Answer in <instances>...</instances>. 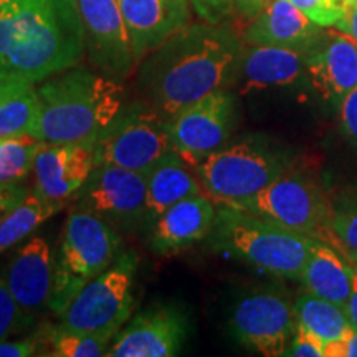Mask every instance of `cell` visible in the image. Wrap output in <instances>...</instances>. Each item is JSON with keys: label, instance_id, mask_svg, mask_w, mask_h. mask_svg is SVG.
<instances>
[{"label": "cell", "instance_id": "1f68e13d", "mask_svg": "<svg viewBox=\"0 0 357 357\" xmlns=\"http://www.w3.org/2000/svg\"><path fill=\"white\" fill-rule=\"evenodd\" d=\"M284 356L293 357H326L324 344L318 337L312 336L310 331L296 324L294 334L289 341V346Z\"/></svg>", "mask_w": 357, "mask_h": 357}, {"label": "cell", "instance_id": "7402d4cb", "mask_svg": "<svg viewBox=\"0 0 357 357\" xmlns=\"http://www.w3.org/2000/svg\"><path fill=\"white\" fill-rule=\"evenodd\" d=\"M352 275L354 268L341 248L324 240H312L300 278L306 291L344 307L352 289Z\"/></svg>", "mask_w": 357, "mask_h": 357}, {"label": "cell", "instance_id": "d6a6232c", "mask_svg": "<svg viewBox=\"0 0 357 357\" xmlns=\"http://www.w3.org/2000/svg\"><path fill=\"white\" fill-rule=\"evenodd\" d=\"M194 12L208 24H220L235 8V0H190Z\"/></svg>", "mask_w": 357, "mask_h": 357}, {"label": "cell", "instance_id": "7bdbcfd3", "mask_svg": "<svg viewBox=\"0 0 357 357\" xmlns=\"http://www.w3.org/2000/svg\"><path fill=\"white\" fill-rule=\"evenodd\" d=\"M0 141H2V137H0Z\"/></svg>", "mask_w": 357, "mask_h": 357}, {"label": "cell", "instance_id": "d590c367", "mask_svg": "<svg viewBox=\"0 0 357 357\" xmlns=\"http://www.w3.org/2000/svg\"><path fill=\"white\" fill-rule=\"evenodd\" d=\"M29 190L19 184H3L0 182V218L10 212L15 205H19L26 197Z\"/></svg>", "mask_w": 357, "mask_h": 357}, {"label": "cell", "instance_id": "6da1fadb", "mask_svg": "<svg viewBox=\"0 0 357 357\" xmlns=\"http://www.w3.org/2000/svg\"><path fill=\"white\" fill-rule=\"evenodd\" d=\"M243 47L220 24H189L137 65V83L166 118L238 79Z\"/></svg>", "mask_w": 357, "mask_h": 357}, {"label": "cell", "instance_id": "ffe728a7", "mask_svg": "<svg viewBox=\"0 0 357 357\" xmlns=\"http://www.w3.org/2000/svg\"><path fill=\"white\" fill-rule=\"evenodd\" d=\"M323 33V26L307 19L289 0H273L252 19L243 33L245 43L294 48L310 52Z\"/></svg>", "mask_w": 357, "mask_h": 357}, {"label": "cell", "instance_id": "8d00e7d4", "mask_svg": "<svg viewBox=\"0 0 357 357\" xmlns=\"http://www.w3.org/2000/svg\"><path fill=\"white\" fill-rule=\"evenodd\" d=\"M326 357H357V331L351 329L341 341L326 347Z\"/></svg>", "mask_w": 357, "mask_h": 357}, {"label": "cell", "instance_id": "30bf717a", "mask_svg": "<svg viewBox=\"0 0 357 357\" xmlns=\"http://www.w3.org/2000/svg\"><path fill=\"white\" fill-rule=\"evenodd\" d=\"M235 121L234 95L227 89H217L167 118L172 151L190 166L197 167L207 155L229 142Z\"/></svg>", "mask_w": 357, "mask_h": 357}, {"label": "cell", "instance_id": "836d02e7", "mask_svg": "<svg viewBox=\"0 0 357 357\" xmlns=\"http://www.w3.org/2000/svg\"><path fill=\"white\" fill-rule=\"evenodd\" d=\"M337 106L342 132L357 147V86L347 93Z\"/></svg>", "mask_w": 357, "mask_h": 357}, {"label": "cell", "instance_id": "4316f807", "mask_svg": "<svg viewBox=\"0 0 357 357\" xmlns=\"http://www.w3.org/2000/svg\"><path fill=\"white\" fill-rule=\"evenodd\" d=\"M43 141L33 134H17L0 141V182L19 184L35 166Z\"/></svg>", "mask_w": 357, "mask_h": 357}, {"label": "cell", "instance_id": "f546056e", "mask_svg": "<svg viewBox=\"0 0 357 357\" xmlns=\"http://www.w3.org/2000/svg\"><path fill=\"white\" fill-rule=\"evenodd\" d=\"M35 316L26 314L13 300L12 293L8 291L6 280L0 276V342L7 337L24 331L26 326L33 323Z\"/></svg>", "mask_w": 357, "mask_h": 357}, {"label": "cell", "instance_id": "60d3db41", "mask_svg": "<svg viewBox=\"0 0 357 357\" xmlns=\"http://www.w3.org/2000/svg\"><path fill=\"white\" fill-rule=\"evenodd\" d=\"M341 252L344 253L347 260H349L352 268H354V270H357V252H351V250H341Z\"/></svg>", "mask_w": 357, "mask_h": 357}, {"label": "cell", "instance_id": "2e32d148", "mask_svg": "<svg viewBox=\"0 0 357 357\" xmlns=\"http://www.w3.org/2000/svg\"><path fill=\"white\" fill-rule=\"evenodd\" d=\"M306 77L323 100L339 105L357 86V43L337 29L323 30L306 53Z\"/></svg>", "mask_w": 357, "mask_h": 357}, {"label": "cell", "instance_id": "9c48e42d", "mask_svg": "<svg viewBox=\"0 0 357 357\" xmlns=\"http://www.w3.org/2000/svg\"><path fill=\"white\" fill-rule=\"evenodd\" d=\"M172 151L167 118L151 102L123 106L113 123L95 141V166L111 164L137 172H149Z\"/></svg>", "mask_w": 357, "mask_h": 357}, {"label": "cell", "instance_id": "8992f818", "mask_svg": "<svg viewBox=\"0 0 357 357\" xmlns=\"http://www.w3.org/2000/svg\"><path fill=\"white\" fill-rule=\"evenodd\" d=\"M119 247L121 236L108 220L73 208L55 255L50 311L60 316L89 281L111 266L118 258Z\"/></svg>", "mask_w": 357, "mask_h": 357}, {"label": "cell", "instance_id": "d6986e66", "mask_svg": "<svg viewBox=\"0 0 357 357\" xmlns=\"http://www.w3.org/2000/svg\"><path fill=\"white\" fill-rule=\"evenodd\" d=\"M215 217V204L205 194L181 200L153 222L149 247L158 255H177L211 235Z\"/></svg>", "mask_w": 357, "mask_h": 357}, {"label": "cell", "instance_id": "4fadbf2b", "mask_svg": "<svg viewBox=\"0 0 357 357\" xmlns=\"http://www.w3.org/2000/svg\"><path fill=\"white\" fill-rule=\"evenodd\" d=\"M77 6L89 61L106 77L128 78L137 65L118 0H77Z\"/></svg>", "mask_w": 357, "mask_h": 357}, {"label": "cell", "instance_id": "8fae6325", "mask_svg": "<svg viewBox=\"0 0 357 357\" xmlns=\"http://www.w3.org/2000/svg\"><path fill=\"white\" fill-rule=\"evenodd\" d=\"M230 329L240 344L260 356H284L296 329L294 305L276 289L250 293L231 311Z\"/></svg>", "mask_w": 357, "mask_h": 357}, {"label": "cell", "instance_id": "f1b7e54d", "mask_svg": "<svg viewBox=\"0 0 357 357\" xmlns=\"http://www.w3.org/2000/svg\"><path fill=\"white\" fill-rule=\"evenodd\" d=\"M331 230L339 248L357 252V194L333 205Z\"/></svg>", "mask_w": 357, "mask_h": 357}, {"label": "cell", "instance_id": "cb8c5ba5", "mask_svg": "<svg viewBox=\"0 0 357 357\" xmlns=\"http://www.w3.org/2000/svg\"><path fill=\"white\" fill-rule=\"evenodd\" d=\"M294 316H296V324L318 337L324 344V349L329 344L341 341L352 329L344 307L323 300L310 291L298 296L294 303Z\"/></svg>", "mask_w": 357, "mask_h": 357}, {"label": "cell", "instance_id": "44dd1931", "mask_svg": "<svg viewBox=\"0 0 357 357\" xmlns=\"http://www.w3.org/2000/svg\"><path fill=\"white\" fill-rule=\"evenodd\" d=\"M306 53L294 48L250 45L243 52L238 79L242 93L252 89L289 86L306 75Z\"/></svg>", "mask_w": 357, "mask_h": 357}, {"label": "cell", "instance_id": "ac0fdd59", "mask_svg": "<svg viewBox=\"0 0 357 357\" xmlns=\"http://www.w3.org/2000/svg\"><path fill=\"white\" fill-rule=\"evenodd\" d=\"M55 257L48 240L42 235L30 236L17 250L8 261L7 273L3 276L8 291L26 314L48 306L53 289Z\"/></svg>", "mask_w": 357, "mask_h": 357}, {"label": "cell", "instance_id": "e575fe53", "mask_svg": "<svg viewBox=\"0 0 357 357\" xmlns=\"http://www.w3.org/2000/svg\"><path fill=\"white\" fill-rule=\"evenodd\" d=\"M42 349V339L25 337L19 341H2L0 342V357H30L38 356Z\"/></svg>", "mask_w": 357, "mask_h": 357}, {"label": "cell", "instance_id": "7c38bea8", "mask_svg": "<svg viewBox=\"0 0 357 357\" xmlns=\"http://www.w3.org/2000/svg\"><path fill=\"white\" fill-rule=\"evenodd\" d=\"M146 197L147 172L102 164L75 194L73 208L128 227L146 217Z\"/></svg>", "mask_w": 357, "mask_h": 357}, {"label": "cell", "instance_id": "5bb4252c", "mask_svg": "<svg viewBox=\"0 0 357 357\" xmlns=\"http://www.w3.org/2000/svg\"><path fill=\"white\" fill-rule=\"evenodd\" d=\"M189 319L178 306H153L139 314L114 336L109 357H172L181 354Z\"/></svg>", "mask_w": 357, "mask_h": 357}, {"label": "cell", "instance_id": "ba28073f", "mask_svg": "<svg viewBox=\"0 0 357 357\" xmlns=\"http://www.w3.org/2000/svg\"><path fill=\"white\" fill-rule=\"evenodd\" d=\"M266 220L336 245L331 230L333 205L321 187L303 174L284 172L236 207Z\"/></svg>", "mask_w": 357, "mask_h": 357}, {"label": "cell", "instance_id": "9a60e30c", "mask_svg": "<svg viewBox=\"0 0 357 357\" xmlns=\"http://www.w3.org/2000/svg\"><path fill=\"white\" fill-rule=\"evenodd\" d=\"M95 169V142H43L35 159V192L47 202L63 205L75 197Z\"/></svg>", "mask_w": 357, "mask_h": 357}, {"label": "cell", "instance_id": "3957f363", "mask_svg": "<svg viewBox=\"0 0 357 357\" xmlns=\"http://www.w3.org/2000/svg\"><path fill=\"white\" fill-rule=\"evenodd\" d=\"M38 89L33 136L48 144L95 142L123 108L124 88L118 79L86 68L61 71Z\"/></svg>", "mask_w": 357, "mask_h": 357}, {"label": "cell", "instance_id": "277c9868", "mask_svg": "<svg viewBox=\"0 0 357 357\" xmlns=\"http://www.w3.org/2000/svg\"><path fill=\"white\" fill-rule=\"evenodd\" d=\"M212 242L265 273L300 280L312 236L287 230L240 208L220 205L211 231Z\"/></svg>", "mask_w": 357, "mask_h": 357}, {"label": "cell", "instance_id": "7a4b0ae2", "mask_svg": "<svg viewBox=\"0 0 357 357\" xmlns=\"http://www.w3.org/2000/svg\"><path fill=\"white\" fill-rule=\"evenodd\" d=\"M83 55L77 0H0V83H42Z\"/></svg>", "mask_w": 357, "mask_h": 357}, {"label": "cell", "instance_id": "e0dca14e", "mask_svg": "<svg viewBox=\"0 0 357 357\" xmlns=\"http://www.w3.org/2000/svg\"><path fill=\"white\" fill-rule=\"evenodd\" d=\"M136 65L190 24V0H118Z\"/></svg>", "mask_w": 357, "mask_h": 357}, {"label": "cell", "instance_id": "ab89813d", "mask_svg": "<svg viewBox=\"0 0 357 357\" xmlns=\"http://www.w3.org/2000/svg\"><path fill=\"white\" fill-rule=\"evenodd\" d=\"M344 311L351 323V328L357 331V270H354V275H352V289L349 300H347L344 306Z\"/></svg>", "mask_w": 357, "mask_h": 357}, {"label": "cell", "instance_id": "4dcf8cb0", "mask_svg": "<svg viewBox=\"0 0 357 357\" xmlns=\"http://www.w3.org/2000/svg\"><path fill=\"white\" fill-rule=\"evenodd\" d=\"M289 2L323 29L336 26L344 15L347 6L346 0H289Z\"/></svg>", "mask_w": 357, "mask_h": 357}, {"label": "cell", "instance_id": "603a6c76", "mask_svg": "<svg viewBox=\"0 0 357 357\" xmlns=\"http://www.w3.org/2000/svg\"><path fill=\"white\" fill-rule=\"evenodd\" d=\"M202 184L194 174V166L185 162L176 151L160 158L147 172L146 217L154 222L174 204L202 194Z\"/></svg>", "mask_w": 357, "mask_h": 357}, {"label": "cell", "instance_id": "f35d334b", "mask_svg": "<svg viewBox=\"0 0 357 357\" xmlns=\"http://www.w3.org/2000/svg\"><path fill=\"white\" fill-rule=\"evenodd\" d=\"M273 0H235V10L245 19H255Z\"/></svg>", "mask_w": 357, "mask_h": 357}, {"label": "cell", "instance_id": "d4e9b609", "mask_svg": "<svg viewBox=\"0 0 357 357\" xmlns=\"http://www.w3.org/2000/svg\"><path fill=\"white\" fill-rule=\"evenodd\" d=\"M38 114V89L33 83H0V137L32 134Z\"/></svg>", "mask_w": 357, "mask_h": 357}, {"label": "cell", "instance_id": "5b68a950", "mask_svg": "<svg viewBox=\"0 0 357 357\" xmlns=\"http://www.w3.org/2000/svg\"><path fill=\"white\" fill-rule=\"evenodd\" d=\"M289 167L287 151L260 134L225 144L195 167L202 189L213 204L236 207L265 189Z\"/></svg>", "mask_w": 357, "mask_h": 357}, {"label": "cell", "instance_id": "484cf974", "mask_svg": "<svg viewBox=\"0 0 357 357\" xmlns=\"http://www.w3.org/2000/svg\"><path fill=\"white\" fill-rule=\"evenodd\" d=\"M61 208V205L47 202L37 192H29L19 205L0 218V255L24 242L26 236L32 235L43 222Z\"/></svg>", "mask_w": 357, "mask_h": 357}, {"label": "cell", "instance_id": "52a82bcc", "mask_svg": "<svg viewBox=\"0 0 357 357\" xmlns=\"http://www.w3.org/2000/svg\"><path fill=\"white\" fill-rule=\"evenodd\" d=\"M136 271L137 255L126 250L73 298L58 326L114 339L131 318Z\"/></svg>", "mask_w": 357, "mask_h": 357}, {"label": "cell", "instance_id": "b9f144b4", "mask_svg": "<svg viewBox=\"0 0 357 357\" xmlns=\"http://www.w3.org/2000/svg\"><path fill=\"white\" fill-rule=\"evenodd\" d=\"M346 2H356V0H346Z\"/></svg>", "mask_w": 357, "mask_h": 357}, {"label": "cell", "instance_id": "83f0119b", "mask_svg": "<svg viewBox=\"0 0 357 357\" xmlns=\"http://www.w3.org/2000/svg\"><path fill=\"white\" fill-rule=\"evenodd\" d=\"M52 357H100L106 356L113 337L101 334H89L65 329L61 326L52 328L47 333Z\"/></svg>", "mask_w": 357, "mask_h": 357}, {"label": "cell", "instance_id": "74e56055", "mask_svg": "<svg viewBox=\"0 0 357 357\" xmlns=\"http://www.w3.org/2000/svg\"><path fill=\"white\" fill-rule=\"evenodd\" d=\"M334 29L349 35V37L357 43V0L356 2H347L344 15H342V19L337 22Z\"/></svg>", "mask_w": 357, "mask_h": 357}]
</instances>
